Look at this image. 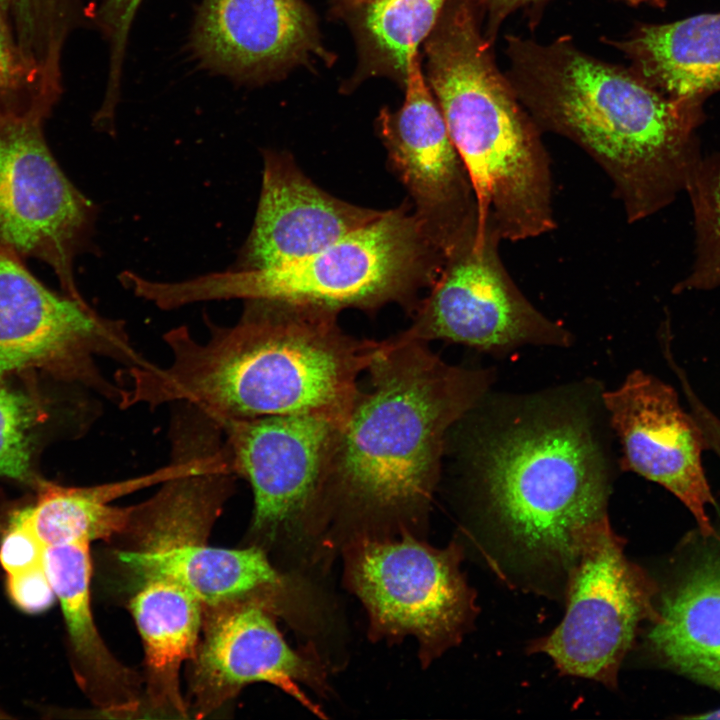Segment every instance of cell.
<instances>
[{
    "mask_svg": "<svg viewBox=\"0 0 720 720\" xmlns=\"http://www.w3.org/2000/svg\"><path fill=\"white\" fill-rule=\"evenodd\" d=\"M245 301L233 325L206 317V341L185 326L166 332L168 365L118 369L119 408L188 402L215 418L315 414L345 422L382 341L345 333L331 310Z\"/></svg>",
    "mask_w": 720,
    "mask_h": 720,
    "instance_id": "6da1fadb",
    "label": "cell"
},
{
    "mask_svg": "<svg viewBox=\"0 0 720 720\" xmlns=\"http://www.w3.org/2000/svg\"><path fill=\"white\" fill-rule=\"evenodd\" d=\"M506 75L539 129L583 149L610 179L628 222L686 191L702 155L703 110L676 102L632 69L578 49L568 37L541 44L509 36Z\"/></svg>",
    "mask_w": 720,
    "mask_h": 720,
    "instance_id": "7a4b0ae2",
    "label": "cell"
},
{
    "mask_svg": "<svg viewBox=\"0 0 720 720\" xmlns=\"http://www.w3.org/2000/svg\"><path fill=\"white\" fill-rule=\"evenodd\" d=\"M473 448L480 518L498 569L565 596L586 534L609 519L608 473L587 418L533 406Z\"/></svg>",
    "mask_w": 720,
    "mask_h": 720,
    "instance_id": "3957f363",
    "label": "cell"
},
{
    "mask_svg": "<svg viewBox=\"0 0 720 720\" xmlns=\"http://www.w3.org/2000/svg\"><path fill=\"white\" fill-rule=\"evenodd\" d=\"M366 373L340 431L326 510L402 526L426 514L448 432L482 399L489 375L397 335L382 341Z\"/></svg>",
    "mask_w": 720,
    "mask_h": 720,
    "instance_id": "277c9868",
    "label": "cell"
},
{
    "mask_svg": "<svg viewBox=\"0 0 720 720\" xmlns=\"http://www.w3.org/2000/svg\"><path fill=\"white\" fill-rule=\"evenodd\" d=\"M426 42L428 84L472 182L479 223L501 241L556 227L540 129L495 64L473 9L452 8Z\"/></svg>",
    "mask_w": 720,
    "mask_h": 720,
    "instance_id": "5b68a950",
    "label": "cell"
},
{
    "mask_svg": "<svg viewBox=\"0 0 720 720\" xmlns=\"http://www.w3.org/2000/svg\"><path fill=\"white\" fill-rule=\"evenodd\" d=\"M445 255L425 224L407 208L383 211L375 220L319 252L268 269L210 273L177 282L152 281L150 301L172 310L196 302L262 299L334 312L412 304L422 284H433Z\"/></svg>",
    "mask_w": 720,
    "mask_h": 720,
    "instance_id": "8992f818",
    "label": "cell"
},
{
    "mask_svg": "<svg viewBox=\"0 0 720 720\" xmlns=\"http://www.w3.org/2000/svg\"><path fill=\"white\" fill-rule=\"evenodd\" d=\"M96 357L123 368L153 363L136 349L123 320L100 315L83 299L50 291L0 243V379L44 367L119 406L122 388L101 373Z\"/></svg>",
    "mask_w": 720,
    "mask_h": 720,
    "instance_id": "52a82bcc",
    "label": "cell"
},
{
    "mask_svg": "<svg viewBox=\"0 0 720 720\" xmlns=\"http://www.w3.org/2000/svg\"><path fill=\"white\" fill-rule=\"evenodd\" d=\"M659 588L624 553V541L609 519L586 534L565 591L560 624L530 647L549 656L570 676L617 686L621 664L640 623L656 617Z\"/></svg>",
    "mask_w": 720,
    "mask_h": 720,
    "instance_id": "ba28073f",
    "label": "cell"
},
{
    "mask_svg": "<svg viewBox=\"0 0 720 720\" xmlns=\"http://www.w3.org/2000/svg\"><path fill=\"white\" fill-rule=\"evenodd\" d=\"M501 239L478 228L446 258L412 325L399 337L444 340L489 353L522 345L567 346L571 334L521 292L499 253Z\"/></svg>",
    "mask_w": 720,
    "mask_h": 720,
    "instance_id": "9c48e42d",
    "label": "cell"
},
{
    "mask_svg": "<svg viewBox=\"0 0 720 720\" xmlns=\"http://www.w3.org/2000/svg\"><path fill=\"white\" fill-rule=\"evenodd\" d=\"M456 544L436 549L405 535L363 539L347 560V579L377 632L415 636L425 656L461 640L475 617L474 593Z\"/></svg>",
    "mask_w": 720,
    "mask_h": 720,
    "instance_id": "30bf717a",
    "label": "cell"
},
{
    "mask_svg": "<svg viewBox=\"0 0 720 720\" xmlns=\"http://www.w3.org/2000/svg\"><path fill=\"white\" fill-rule=\"evenodd\" d=\"M96 218V206L53 158L39 115L0 113V243L50 265L66 294L83 299L73 265Z\"/></svg>",
    "mask_w": 720,
    "mask_h": 720,
    "instance_id": "8fae6325",
    "label": "cell"
},
{
    "mask_svg": "<svg viewBox=\"0 0 720 720\" xmlns=\"http://www.w3.org/2000/svg\"><path fill=\"white\" fill-rule=\"evenodd\" d=\"M215 419L235 473L251 486L255 535L274 539L327 515L329 477L345 422L315 414Z\"/></svg>",
    "mask_w": 720,
    "mask_h": 720,
    "instance_id": "7c38bea8",
    "label": "cell"
},
{
    "mask_svg": "<svg viewBox=\"0 0 720 720\" xmlns=\"http://www.w3.org/2000/svg\"><path fill=\"white\" fill-rule=\"evenodd\" d=\"M404 74V103L394 114L383 113L382 136L394 170L415 201V213L447 257L479 226L475 191L418 54Z\"/></svg>",
    "mask_w": 720,
    "mask_h": 720,
    "instance_id": "4fadbf2b",
    "label": "cell"
},
{
    "mask_svg": "<svg viewBox=\"0 0 720 720\" xmlns=\"http://www.w3.org/2000/svg\"><path fill=\"white\" fill-rule=\"evenodd\" d=\"M602 399L621 443L622 468L664 487L691 512L703 536L716 538L707 515L715 501L702 464L708 445L676 390L638 369Z\"/></svg>",
    "mask_w": 720,
    "mask_h": 720,
    "instance_id": "5bb4252c",
    "label": "cell"
},
{
    "mask_svg": "<svg viewBox=\"0 0 720 720\" xmlns=\"http://www.w3.org/2000/svg\"><path fill=\"white\" fill-rule=\"evenodd\" d=\"M198 523L151 529L136 549L118 559L141 581L162 579L189 592L203 609L254 602L290 615L306 598L297 579L278 571L258 546L228 549L205 543Z\"/></svg>",
    "mask_w": 720,
    "mask_h": 720,
    "instance_id": "9a60e30c",
    "label": "cell"
},
{
    "mask_svg": "<svg viewBox=\"0 0 720 720\" xmlns=\"http://www.w3.org/2000/svg\"><path fill=\"white\" fill-rule=\"evenodd\" d=\"M273 614L254 602L203 609V638L192 658L189 688L196 718L207 716L254 682L275 685L319 712L298 683L320 687L323 671L286 643Z\"/></svg>",
    "mask_w": 720,
    "mask_h": 720,
    "instance_id": "2e32d148",
    "label": "cell"
},
{
    "mask_svg": "<svg viewBox=\"0 0 720 720\" xmlns=\"http://www.w3.org/2000/svg\"><path fill=\"white\" fill-rule=\"evenodd\" d=\"M313 48L302 0H200L187 43L200 69L240 84L265 81Z\"/></svg>",
    "mask_w": 720,
    "mask_h": 720,
    "instance_id": "e0dca14e",
    "label": "cell"
},
{
    "mask_svg": "<svg viewBox=\"0 0 720 720\" xmlns=\"http://www.w3.org/2000/svg\"><path fill=\"white\" fill-rule=\"evenodd\" d=\"M382 212L331 196L306 177L287 154L265 152L255 221L230 269H268L304 259Z\"/></svg>",
    "mask_w": 720,
    "mask_h": 720,
    "instance_id": "ac0fdd59",
    "label": "cell"
},
{
    "mask_svg": "<svg viewBox=\"0 0 720 720\" xmlns=\"http://www.w3.org/2000/svg\"><path fill=\"white\" fill-rule=\"evenodd\" d=\"M656 598L645 636L650 655L720 692V551L691 560Z\"/></svg>",
    "mask_w": 720,
    "mask_h": 720,
    "instance_id": "d6986e66",
    "label": "cell"
},
{
    "mask_svg": "<svg viewBox=\"0 0 720 720\" xmlns=\"http://www.w3.org/2000/svg\"><path fill=\"white\" fill-rule=\"evenodd\" d=\"M88 542L45 546L43 565L61 606L76 681L103 710L134 712L139 679L105 645L96 627L90 597Z\"/></svg>",
    "mask_w": 720,
    "mask_h": 720,
    "instance_id": "ffe728a7",
    "label": "cell"
},
{
    "mask_svg": "<svg viewBox=\"0 0 720 720\" xmlns=\"http://www.w3.org/2000/svg\"><path fill=\"white\" fill-rule=\"evenodd\" d=\"M611 43L636 74L676 102L702 108L720 91V13L641 25Z\"/></svg>",
    "mask_w": 720,
    "mask_h": 720,
    "instance_id": "44dd1931",
    "label": "cell"
},
{
    "mask_svg": "<svg viewBox=\"0 0 720 720\" xmlns=\"http://www.w3.org/2000/svg\"><path fill=\"white\" fill-rule=\"evenodd\" d=\"M130 612L144 647L146 695L154 711L185 717L180 668L195 655L203 625L201 603L166 580L142 581L130 600Z\"/></svg>",
    "mask_w": 720,
    "mask_h": 720,
    "instance_id": "7402d4cb",
    "label": "cell"
},
{
    "mask_svg": "<svg viewBox=\"0 0 720 720\" xmlns=\"http://www.w3.org/2000/svg\"><path fill=\"white\" fill-rule=\"evenodd\" d=\"M178 469L169 461L152 472L93 486L73 487L41 480L36 500L24 507L44 546L109 539L127 532L133 506L111 503L125 495L166 481Z\"/></svg>",
    "mask_w": 720,
    "mask_h": 720,
    "instance_id": "603a6c76",
    "label": "cell"
},
{
    "mask_svg": "<svg viewBox=\"0 0 720 720\" xmlns=\"http://www.w3.org/2000/svg\"><path fill=\"white\" fill-rule=\"evenodd\" d=\"M692 204L695 256L674 292L720 286V152L702 157L686 189Z\"/></svg>",
    "mask_w": 720,
    "mask_h": 720,
    "instance_id": "cb8c5ba5",
    "label": "cell"
},
{
    "mask_svg": "<svg viewBox=\"0 0 720 720\" xmlns=\"http://www.w3.org/2000/svg\"><path fill=\"white\" fill-rule=\"evenodd\" d=\"M445 0H372L366 27L378 47L405 73L437 24Z\"/></svg>",
    "mask_w": 720,
    "mask_h": 720,
    "instance_id": "d4e9b609",
    "label": "cell"
},
{
    "mask_svg": "<svg viewBox=\"0 0 720 720\" xmlns=\"http://www.w3.org/2000/svg\"><path fill=\"white\" fill-rule=\"evenodd\" d=\"M44 411L31 396L0 383V477L38 487L32 468Z\"/></svg>",
    "mask_w": 720,
    "mask_h": 720,
    "instance_id": "484cf974",
    "label": "cell"
},
{
    "mask_svg": "<svg viewBox=\"0 0 720 720\" xmlns=\"http://www.w3.org/2000/svg\"><path fill=\"white\" fill-rule=\"evenodd\" d=\"M143 0H99L94 22L109 49L108 76L103 101L97 110L96 128L113 132L121 98L124 59L133 20Z\"/></svg>",
    "mask_w": 720,
    "mask_h": 720,
    "instance_id": "4316f807",
    "label": "cell"
},
{
    "mask_svg": "<svg viewBox=\"0 0 720 720\" xmlns=\"http://www.w3.org/2000/svg\"><path fill=\"white\" fill-rule=\"evenodd\" d=\"M44 549L24 507L13 511L0 536V566L4 572L11 574L43 563Z\"/></svg>",
    "mask_w": 720,
    "mask_h": 720,
    "instance_id": "83f0119b",
    "label": "cell"
},
{
    "mask_svg": "<svg viewBox=\"0 0 720 720\" xmlns=\"http://www.w3.org/2000/svg\"><path fill=\"white\" fill-rule=\"evenodd\" d=\"M5 588L14 607L29 615L47 611L57 600L43 563L6 574Z\"/></svg>",
    "mask_w": 720,
    "mask_h": 720,
    "instance_id": "f1b7e54d",
    "label": "cell"
},
{
    "mask_svg": "<svg viewBox=\"0 0 720 720\" xmlns=\"http://www.w3.org/2000/svg\"><path fill=\"white\" fill-rule=\"evenodd\" d=\"M22 67L8 28L0 12V98L7 97L19 84Z\"/></svg>",
    "mask_w": 720,
    "mask_h": 720,
    "instance_id": "f546056e",
    "label": "cell"
},
{
    "mask_svg": "<svg viewBox=\"0 0 720 720\" xmlns=\"http://www.w3.org/2000/svg\"><path fill=\"white\" fill-rule=\"evenodd\" d=\"M687 403L690 413L700 426L708 449L713 450L720 458V418L701 401L697 394H691Z\"/></svg>",
    "mask_w": 720,
    "mask_h": 720,
    "instance_id": "4dcf8cb0",
    "label": "cell"
},
{
    "mask_svg": "<svg viewBox=\"0 0 720 720\" xmlns=\"http://www.w3.org/2000/svg\"><path fill=\"white\" fill-rule=\"evenodd\" d=\"M544 0H482L487 14L485 37L492 43L501 23L514 11Z\"/></svg>",
    "mask_w": 720,
    "mask_h": 720,
    "instance_id": "1f68e13d",
    "label": "cell"
},
{
    "mask_svg": "<svg viewBox=\"0 0 720 720\" xmlns=\"http://www.w3.org/2000/svg\"><path fill=\"white\" fill-rule=\"evenodd\" d=\"M38 0H0V12L5 16V13H14L16 15L26 18V13L32 10V7L37 3ZM42 1V0H41ZM57 15L60 22L65 27L66 19L69 17V12L75 11V5L82 0H47ZM23 17V16H22ZM5 19V18H4Z\"/></svg>",
    "mask_w": 720,
    "mask_h": 720,
    "instance_id": "d6a6232c",
    "label": "cell"
},
{
    "mask_svg": "<svg viewBox=\"0 0 720 720\" xmlns=\"http://www.w3.org/2000/svg\"><path fill=\"white\" fill-rule=\"evenodd\" d=\"M681 719H713L720 720V708L707 711L705 713L680 716Z\"/></svg>",
    "mask_w": 720,
    "mask_h": 720,
    "instance_id": "836d02e7",
    "label": "cell"
},
{
    "mask_svg": "<svg viewBox=\"0 0 720 720\" xmlns=\"http://www.w3.org/2000/svg\"><path fill=\"white\" fill-rule=\"evenodd\" d=\"M630 5H649L656 8H663L665 6V0H624Z\"/></svg>",
    "mask_w": 720,
    "mask_h": 720,
    "instance_id": "e575fe53",
    "label": "cell"
}]
</instances>
